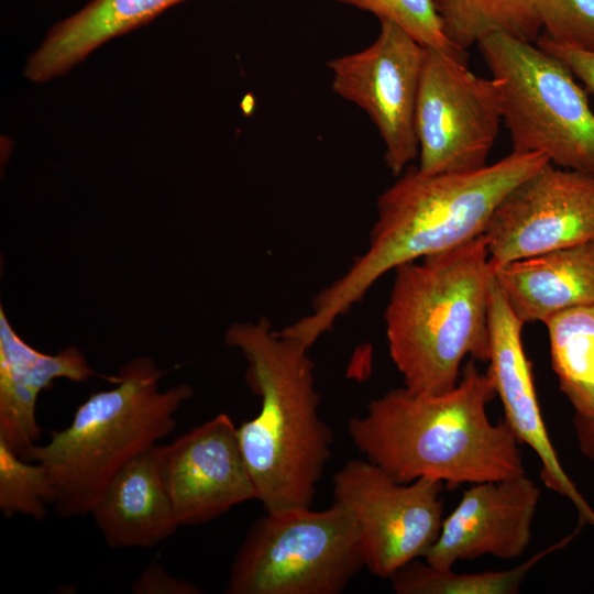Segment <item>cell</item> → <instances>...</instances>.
I'll return each instance as SVG.
<instances>
[{
  "mask_svg": "<svg viewBox=\"0 0 594 594\" xmlns=\"http://www.w3.org/2000/svg\"><path fill=\"white\" fill-rule=\"evenodd\" d=\"M548 163L542 154L512 151L469 172L407 167L377 199L367 249L316 295L310 314L282 333L311 348L386 273L483 235L505 196Z\"/></svg>",
  "mask_w": 594,
  "mask_h": 594,
  "instance_id": "1",
  "label": "cell"
},
{
  "mask_svg": "<svg viewBox=\"0 0 594 594\" xmlns=\"http://www.w3.org/2000/svg\"><path fill=\"white\" fill-rule=\"evenodd\" d=\"M496 397L490 375L469 359L449 392L421 395L406 387L372 399L348 432L366 460L400 483L430 477L449 487L525 474L519 441L505 420L492 422Z\"/></svg>",
  "mask_w": 594,
  "mask_h": 594,
  "instance_id": "2",
  "label": "cell"
},
{
  "mask_svg": "<svg viewBox=\"0 0 594 594\" xmlns=\"http://www.w3.org/2000/svg\"><path fill=\"white\" fill-rule=\"evenodd\" d=\"M226 343L244 355L245 381L261 398L257 415L238 427L256 501L266 513L309 508L333 441L318 413L309 348L264 317L233 323Z\"/></svg>",
  "mask_w": 594,
  "mask_h": 594,
  "instance_id": "3",
  "label": "cell"
},
{
  "mask_svg": "<svg viewBox=\"0 0 594 594\" xmlns=\"http://www.w3.org/2000/svg\"><path fill=\"white\" fill-rule=\"evenodd\" d=\"M394 272L384 322L404 387L421 395L449 392L465 359H490L495 268L486 241L481 235Z\"/></svg>",
  "mask_w": 594,
  "mask_h": 594,
  "instance_id": "4",
  "label": "cell"
},
{
  "mask_svg": "<svg viewBox=\"0 0 594 594\" xmlns=\"http://www.w3.org/2000/svg\"><path fill=\"white\" fill-rule=\"evenodd\" d=\"M164 371L136 358L116 375V386L91 394L61 430L36 444L26 460L42 464L54 487L53 507L61 517L90 514L112 477L133 458L168 437L175 414L191 397L179 384L160 391Z\"/></svg>",
  "mask_w": 594,
  "mask_h": 594,
  "instance_id": "5",
  "label": "cell"
},
{
  "mask_svg": "<svg viewBox=\"0 0 594 594\" xmlns=\"http://www.w3.org/2000/svg\"><path fill=\"white\" fill-rule=\"evenodd\" d=\"M477 47L501 87L512 151L594 176V111L571 72L536 42L506 33Z\"/></svg>",
  "mask_w": 594,
  "mask_h": 594,
  "instance_id": "6",
  "label": "cell"
},
{
  "mask_svg": "<svg viewBox=\"0 0 594 594\" xmlns=\"http://www.w3.org/2000/svg\"><path fill=\"white\" fill-rule=\"evenodd\" d=\"M364 568L358 527L333 503L266 513L235 553L227 594H339Z\"/></svg>",
  "mask_w": 594,
  "mask_h": 594,
  "instance_id": "7",
  "label": "cell"
},
{
  "mask_svg": "<svg viewBox=\"0 0 594 594\" xmlns=\"http://www.w3.org/2000/svg\"><path fill=\"white\" fill-rule=\"evenodd\" d=\"M502 121L497 79L474 74L465 57L426 48L416 106L419 170L461 173L487 165Z\"/></svg>",
  "mask_w": 594,
  "mask_h": 594,
  "instance_id": "8",
  "label": "cell"
},
{
  "mask_svg": "<svg viewBox=\"0 0 594 594\" xmlns=\"http://www.w3.org/2000/svg\"><path fill=\"white\" fill-rule=\"evenodd\" d=\"M333 503L350 513L372 574L389 579L425 557L443 521L444 484L430 477L400 483L369 460H349L334 473Z\"/></svg>",
  "mask_w": 594,
  "mask_h": 594,
  "instance_id": "9",
  "label": "cell"
},
{
  "mask_svg": "<svg viewBox=\"0 0 594 594\" xmlns=\"http://www.w3.org/2000/svg\"><path fill=\"white\" fill-rule=\"evenodd\" d=\"M426 47L383 20L367 47L328 62L332 90L361 108L384 143V162L399 176L418 156L416 106Z\"/></svg>",
  "mask_w": 594,
  "mask_h": 594,
  "instance_id": "10",
  "label": "cell"
},
{
  "mask_svg": "<svg viewBox=\"0 0 594 594\" xmlns=\"http://www.w3.org/2000/svg\"><path fill=\"white\" fill-rule=\"evenodd\" d=\"M483 237L495 270L594 240V176L548 163L505 196Z\"/></svg>",
  "mask_w": 594,
  "mask_h": 594,
  "instance_id": "11",
  "label": "cell"
},
{
  "mask_svg": "<svg viewBox=\"0 0 594 594\" xmlns=\"http://www.w3.org/2000/svg\"><path fill=\"white\" fill-rule=\"evenodd\" d=\"M162 465L180 526L210 521L256 499L238 427L224 413L162 444Z\"/></svg>",
  "mask_w": 594,
  "mask_h": 594,
  "instance_id": "12",
  "label": "cell"
},
{
  "mask_svg": "<svg viewBox=\"0 0 594 594\" xmlns=\"http://www.w3.org/2000/svg\"><path fill=\"white\" fill-rule=\"evenodd\" d=\"M539 499L540 488L526 473L471 484L443 518L425 561L439 569H452L458 561L483 556L520 557L531 540Z\"/></svg>",
  "mask_w": 594,
  "mask_h": 594,
  "instance_id": "13",
  "label": "cell"
},
{
  "mask_svg": "<svg viewBox=\"0 0 594 594\" xmlns=\"http://www.w3.org/2000/svg\"><path fill=\"white\" fill-rule=\"evenodd\" d=\"M524 323L515 316L496 284L490 306L487 374L504 409V420L519 441L540 461L544 485L575 506L580 524L594 526V510L564 471L549 436L536 391L531 362L522 344Z\"/></svg>",
  "mask_w": 594,
  "mask_h": 594,
  "instance_id": "14",
  "label": "cell"
},
{
  "mask_svg": "<svg viewBox=\"0 0 594 594\" xmlns=\"http://www.w3.org/2000/svg\"><path fill=\"white\" fill-rule=\"evenodd\" d=\"M95 375L75 346L54 355L30 346L0 308V440L18 455L26 459L41 438L35 411L40 393L56 378L86 382Z\"/></svg>",
  "mask_w": 594,
  "mask_h": 594,
  "instance_id": "15",
  "label": "cell"
},
{
  "mask_svg": "<svg viewBox=\"0 0 594 594\" xmlns=\"http://www.w3.org/2000/svg\"><path fill=\"white\" fill-rule=\"evenodd\" d=\"M90 514L112 548H153L170 538L180 525L163 473L162 444L128 462Z\"/></svg>",
  "mask_w": 594,
  "mask_h": 594,
  "instance_id": "16",
  "label": "cell"
},
{
  "mask_svg": "<svg viewBox=\"0 0 594 594\" xmlns=\"http://www.w3.org/2000/svg\"><path fill=\"white\" fill-rule=\"evenodd\" d=\"M495 279L524 324L594 305V240L508 263Z\"/></svg>",
  "mask_w": 594,
  "mask_h": 594,
  "instance_id": "17",
  "label": "cell"
},
{
  "mask_svg": "<svg viewBox=\"0 0 594 594\" xmlns=\"http://www.w3.org/2000/svg\"><path fill=\"white\" fill-rule=\"evenodd\" d=\"M185 0H91L55 23L29 57L23 74L44 82L68 73L106 42L138 29Z\"/></svg>",
  "mask_w": 594,
  "mask_h": 594,
  "instance_id": "18",
  "label": "cell"
},
{
  "mask_svg": "<svg viewBox=\"0 0 594 594\" xmlns=\"http://www.w3.org/2000/svg\"><path fill=\"white\" fill-rule=\"evenodd\" d=\"M547 328L552 370L576 414L594 410V305L559 312Z\"/></svg>",
  "mask_w": 594,
  "mask_h": 594,
  "instance_id": "19",
  "label": "cell"
},
{
  "mask_svg": "<svg viewBox=\"0 0 594 594\" xmlns=\"http://www.w3.org/2000/svg\"><path fill=\"white\" fill-rule=\"evenodd\" d=\"M539 0H435L443 32L466 52L493 33H506L529 42L541 35Z\"/></svg>",
  "mask_w": 594,
  "mask_h": 594,
  "instance_id": "20",
  "label": "cell"
},
{
  "mask_svg": "<svg viewBox=\"0 0 594 594\" xmlns=\"http://www.w3.org/2000/svg\"><path fill=\"white\" fill-rule=\"evenodd\" d=\"M574 535L566 536L506 571L455 573L452 569H439L416 559L389 578L391 585L397 594H516L538 562L568 544Z\"/></svg>",
  "mask_w": 594,
  "mask_h": 594,
  "instance_id": "21",
  "label": "cell"
},
{
  "mask_svg": "<svg viewBox=\"0 0 594 594\" xmlns=\"http://www.w3.org/2000/svg\"><path fill=\"white\" fill-rule=\"evenodd\" d=\"M54 503L45 468L21 458L0 440V510L6 518L24 515L42 520Z\"/></svg>",
  "mask_w": 594,
  "mask_h": 594,
  "instance_id": "22",
  "label": "cell"
},
{
  "mask_svg": "<svg viewBox=\"0 0 594 594\" xmlns=\"http://www.w3.org/2000/svg\"><path fill=\"white\" fill-rule=\"evenodd\" d=\"M391 21L409 33L424 47L458 57L466 52L454 46L443 32L435 0H337Z\"/></svg>",
  "mask_w": 594,
  "mask_h": 594,
  "instance_id": "23",
  "label": "cell"
},
{
  "mask_svg": "<svg viewBox=\"0 0 594 594\" xmlns=\"http://www.w3.org/2000/svg\"><path fill=\"white\" fill-rule=\"evenodd\" d=\"M539 19L549 40L594 50V0H539Z\"/></svg>",
  "mask_w": 594,
  "mask_h": 594,
  "instance_id": "24",
  "label": "cell"
},
{
  "mask_svg": "<svg viewBox=\"0 0 594 594\" xmlns=\"http://www.w3.org/2000/svg\"><path fill=\"white\" fill-rule=\"evenodd\" d=\"M536 44L560 61L583 84L585 91L594 96V50L560 44L542 34Z\"/></svg>",
  "mask_w": 594,
  "mask_h": 594,
  "instance_id": "25",
  "label": "cell"
},
{
  "mask_svg": "<svg viewBox=\"0 0 594 594\" xmlns=\"http://www.w3.org/2000/svg\"><path fill=\"white\" fill-rule=\"evenodd\" d=\"M135 594H198L194 583L173 576L157 562L148 564L132 583Z\"/></svg>",
  "mask_w": 594,
  "mask_h": 594,
  "instance_id": "26",
  "label": "cell"
},
{
  "mask_svg": "<svg viewBox=\"0 0 594 594\" xmlns=\"http://www.w3.org/2000/svg\"><path fill=\"white\" fill-rule=\"evenodd\" d=\"M573 428L580 452L594 461V410L588 414H574Z\"/></svg>",
  "mask_w": 594,
  "mask_h": 594,
  "instance_id": "27",
  "label": "cell"
}]
</instances>
